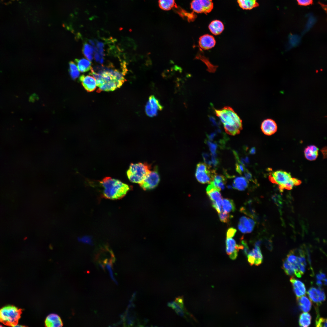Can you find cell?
Instances as JSON below:
<instances>
[{
  "instance_id": "6da1fadb",
  "label": "cell",
  "mask_w": 327,
  "mask_h": 327,
  "mask_svg": "<svg viewBox=\"0 0 327 327\" xmlns=\"http://www.w3.org/2000/svg\"><path fill=\"white\" fill-rule=\"evenodd\" d=\"M215 112L227 133L235 135L240 133L242 129V121L231 107L226 106L220 109H215Z\"/></svg>"
},
{
  "instance_id": "7a4b0ae2",
  "label": "cell",
  "mask_w": 327,
  "mask_h": 327,
  "mask_svg": "<svg viewBox=\"0 0 327 327\" xmlns=\"http://www.w3.org/2000/svg\"><path fill=\"white\" fill-rule=\"evenodd\" d=\"M100 182L103 188V197L111 200L122 198L131 189L128 185L110 177H104Z\"/></svg>"
},
{
  "instance_id": "3957f363",
  "label": "cell",
  "mask_w": 327,
  "mask_h": 327,
  "mask_svg": "<svg viewBox=\"0 0 327 327\" xmlns=\"http://www.w3.org/2000/svg\"><path fill=\"white\" fill-rule=\"evenodd\" d=\"M91 72L90 74L95 78L97 85L99 87L105 83L113 81L116 83L118 88L126 81L123 73L116 69L97 66L94 68H91Z\"/></svg>"
},
{
  "instance_id": "277c9868",
  "label": "cell",
  "mask_w": 327,
  "mask_h": 327,
  "mask_svg": "<svg viewBox=\"0 0 327 327\" xmlns=\"http://www.w3.org/2000/svg\"><path fill=\"white\" fill-rule=\"evenodd\" d=\"M150 165L146 163H131L127 172L129 180L131 182L141 183L151 171Z\"/></svg>"
},
{
  "instance_id": "5b68a950",
  "label": "cell",
  "mask_w": 327,
  "mask_h": 327,
  "mask_svg": "<svg viewBox=\"0 0 327 327\" xmlns=\"http://www.w3.org/2000/svg\"><path fill=\"white\" fill-rule=\"evenodd\" d=\"M21 310L13 306H7L0 309V322L8 326H14L21 317Z\"/></svg>"
},
{
  "instance_id": "8992f818",
  "label": "cell",
  "mask_w": 327,
  "mask_h": 327,
  "mask_svg": "<svg viewBox=\"0 0 327 327\" xmlns=\"http://www.w3.org/2000/svg\"><path fill=\"white\" fill-rule=\"evenodd\" d=\"M210 168L203 163H199L197 165L195 176L199 182L203 184L210 183L212 180L216 173L215 170H211Z\"/></svg>"
},
{
  "instance_id": "52a82bcc",
  "label": "cell",
  "mask_w": 327,
  "mask_h": 327,
  "mask_svg": "<svg viewBox=\"0 0 327 327\" xmlns=\"http://www.w3.org/2000/svg\"><path fill=\"white\" fill-rule=\"evenodd\" d=\"M206 192L211 200L213 207L218 213L223 211L222 206V197L220 190L213 184L210 183L206 189Z\"/></svg>"
},
{
  "instance_id": "ba28073f",
  "label": "cell",
  "mask_w": 327,
  "mask_h": 327,
  "mask_svg": "<svg viewBox=\"0 0 327 327\" xmlns=\"http://www.w3.org/2000/svg\"><path fill=\"white\" fill-rule=\"evenodd\" d=\"M160 181V176L157 167H155L151 171L144 181L139 184L140 186L145 190H150L156 187Z\"/></svg>"
},
{
  "instance_id": "9c48e42d",
  "label": "cell",
  "mask_w": 327,
  "mask_h": 327,
  "mask_svg": "<svg viewBox=\"0 0 327 327\" xmlns=\"http://www.w3.org/2000/svg\"><path fill=\"white\" fill-rule=\"evenodd\" d=\"M190 5L194 12L206 14L210 12L213 8L212 0H193Z\"/></svg>"
},
{
  "instance_id": "30bf717a",
  "label": "cell",
  "mask_w": 327,
  "mask_h": 327,
  "mask_svg": "<svg viewBox=\"0 0 327 327\" xmlns=\"http://www.w3.org/2000/svg\"><path fill=\"white\" fill-rule=\"evenodd\" d=\"M291 178L290 173L280 170L273 172L269 176V179L272 183L279 185V188L281 191L283 190L284 186Z\"/></svg>"
},
{
  "instance_id": "8fae6325",
  "label": "cell",
  "mask_w": 327,
  "mask_h": 327,
  "mask_svg": "<svg viewBox=\"0 0 327 327\" xmlns=\"http://www.w3.org/2000/svg\"><path fill=\"white\" fill-rule=\"evenodd\" d=\"M163 109L159 101L154 95L150 96L145 106V112L147 115L152 117L157 115L158 111Z\"/></svg>"
},
{
  "instance_id": "7c38bea8",
  "label": "cell",
  "mask_w": 327,
  "mask_h": 327,
  "mask_svg": "<svg viewBox=\"0 0 327 327\" xmlns=\"http://www.w3.org/2000/svg\"><path fill=\"white\" fill-rule=\"evenodd\" d=\"M226 252L230 259H235L238 256L239 249H243V246L241 245L236 244V241L232 238H227L226 240Z\"/></svg>"
},
{
  "instance_id": "4fadbf2b",
  "label": "cell",
  "mask_w": 327,
  "mask_h": 327,
  "mask_svg": "<svg viewBox=\"0 0 327 327\" xmlns=\"http://www.w3.org/2000/svg\"><path fill=\"white\" fill-rule=\"evenodd\" d=\"M246 256L248 262L251 266L253 264L259 266L262 262L263 256L259 247L255 246Z\"/></svg>"
},
{
  "instance_id": "5bb4252c",
  "label": "cell",
  "mask_w": 327,
  "mask_h": 327,
  "mask_svg": "<svg viewBox=\"0 0 327 327\" xmlns=\"http://www.w3.org/2000/svg\"><path fill=\"white\" fill-rule=\"evenodd\" d=\"M255 224V222L253 219L243 216L240 218L238 227L242 233H250L253 230Z\"/></svg>"
},
{
  "instance_id": "9a60e30c",
  "label": "cell",
  "mask_w": 327,
  "mask_h": 327,
  "mask_svg": "<svg viewBox=\"0 0 327 327\" xmlns=\"http://www.w3.org/2000/svg\"><path fill=\"white\" fill-rule=\"evenodd\" d=\"M307 293L310 299L315 303L320 304L325 300L324 292L320 287L318 289L312 287Z\"/></svg>"
},
{
  "instance_id": "2e32d148",
  "label": "cell",
  "mask_w": 327,
  "mask_h": 327,
  "mask_svg": "<svg viewBox=\"0 0 327 327\" xmlns=\"http://www.w3.org/2000/svg\"><path fill=\"white\" fill-rule=\"evenodd\" d=\"M198 43L200 48L204 50H208L215 46L216 41L213 36L207 34L200 37Z\"/></svg>"
},
{
  "instance_id": "e0dca14e",
  "label": "cell",
  "mask_w": 327,
  "mask_h": 327,
  "mask_svg": "<svg viewBox=\"0 0 327 327\" xmlns=\"http://www.w3.org/2000/svg\"><path fill=\"white\" fill-rule=\"evenodd\" d=\"M261 128L265 134L270 136L276 132L277 126L274 121L271 119H267L264 120L262 122Z\"/></svg>"
},
{
  "instance_id": "ac0fdd59",
  "label": "cell",
  "mask_w": 327,
  "mask_h": 327,
  "mask_svg": "<svg viewBox=\"0 0 327 327\" xmlns=\"http://www.w3.org/2000/svg\"><path fill=\"white\" fill-rule=\"evenodd\" d=\"M80 81L85 89L88 92L94 91L97 87V83L94 78L90 75H82L80 76Z\"/></svg>"
},
{
  "instance_id": "d6986e66",
  "label": "cell",
  "mask_w": 327,
  "mask_h": 327,
  "mask_svg": "<svg viewBox=\"0 0 327 327\" xmlns=\"http://www.w3.org/2000/svg\"><path fill=\"white\" fill-rule=\"evenodd\" d=\"M294 291L297 297H299L305 295L306 289L304 284L301 281L292 277L290 279Z\"/></svg>"
},
{
  "instance_id": "ffe728a7",
  "label": "cell",
  "mask_w": 327,
  "mask_h": 327,
  "mask_svg": "<svg viewBox=\"0 0 327 327\" xmlns=\"http://www.w3.org/2000/svg\"><path fill=\"white\" fill-rule=\"evenodd\" d=\"M45 324V326L48 327H61L63 325L60 316L54 313L50 314L46 317Z\"/></svg>"
},
{
  "instance_id": "44dd1931",
  "label": "cell",
  "mask_w": 327,
  "mask_h": 327,
  "mask_svg": "<svg viewBox=\"0 0 327 327\" xmlns=\"http://www.w3.org/2000/svg\"><path fill=\"white\" fill-rule=\"evenodd\" d=\"M208 28L211 33L215 35L220 34L224 30V25L220 21L216 20L209 24Z\"/></svg>"
},
{
  "instance_id": "7402d4cb",
  "label": "cell",
  "mask_w": 327,
  "mask_h": 327,
  "mask_svg": "<svg viewBox=\"0 0 327 327\" xmlns=\"http://www.w3.org/2000/svg\"><path fill=\"white\" fill-rule=\"evenodd\" d=\"M297 301L300 309L304 312H309L311 308V300L304 295L297 297Z\"/></svg>"
},
{
  "instance_id": "603a6c76",
  "label": "cell",
  "mask_w": 327,
  "mask_h": 327,
  "mask_svg": "<svg viewBox=\"0 0 327 327\" xmlns=\"http://www.w3.org/2000/svg\"><path fill=\"white\" fill-rule=\"evenodd\" d=\"M318 148L315 145H311L307 146L304 150L305 157L310 161L316 160L318 155Z\"/></svg>"
},
{
  "instance_id": "cb8c5ba5",
  "label": "cell",
  "mask_w": 327,
  "mask_h": 327,
  "mask_svg": "<svg viewBox=\"0 0 327 327\" xmlns=\"http://www.w3.org/2000/svg\"><path fill=\"white\" fill-rule=\"evenodd\" d=\"M248 184V182L245 178L242 177H237L234 180L233 187L235 189L243 191L247 188Z\"/></svg>"
},
{
  "instance_id": "d4e9b609",
  "label": "cell",
  "mask_w": 327,
  "mask_h": 327,
  "mask_svg": "<svg viewBox=\"0 0 327 327\" xmlns=\"http://www.w3.org/2000/svg\"><path fill=\"white\" fill-rule=\"evenodd\" d=\"M79 71L81 72H86L91 68V63L87 59L82 58L75 60Z\"/></svg>"
},
{
  "instance_id": "484cf974",
  "label": "cell",
  "mask_w": 327,
  "mask_h": 327,
  "mask_svg": "<svg viewBox=\"0 0 327 327\" xmlns=\"http://www.w3.org/2000/svg\"><path fill=\"white\" fill-rule=\"evenodd\" d=\"M239 7L243 9L251 10L259 6L256 0H237Z\"/></svg>"
},
{
  "instance_id": "4316f807",
  "label": "cell",
  "mask_w": 327,
  "mask_h": 327,
  "mask_svg": "<svg viewBox=\"0 0 327 327\" xmlns=\"http://www.w3.org/2000/svg\"><path fill=\"white\" fill-rule=\"evenodd\" d=\"M201 53L197 54L195 58L200 60L202 61L207 66V70L209 72L212 73L215 72L218 66L213 64L210 62L208 58L206 57L203 54H202Z\"/></svg>"
},
{
  "instance_id": "83f0119b",
  "label": "cell",
  "mask_w": 327,
  "mask_h": 327,
  "mask_svg": "<svg viewBox=\"0 0 327 327\" xmlns=\"http://www.w3.org/2000/svg\"><path fill=\"white\" fill-rule=\"evenodd\" d=\"M222 206L224 212L229 213L235 211V205L233 201L231 199L227 198L222 199Z\"/></svg>"
},
{
  "instance_id": "f1b7e54d",
  "label": "cell",
  "mask_w": 327,
  "mask_h": 327,
  "mask_svg": "<svg viewBox=\"0 0 327 327\" xmlns=\"http://www.w3.org/2000/svg\"><path fill=\"white\" fill-rule=\"evenodd\" d=\"M300 37L297 35H290L289 36L288 42L286 46V49L289 50L297 46L301 41Z\"/></svg>"
},
{
  "instance_id": "f546056e",
  "label": "cell",
  "mask_w": 327,
  "mask_h": 327,
  "mask_svg": "<svg viewBox=\"0 0 327 327\" xmlns=\"http://www.w3.org/2000/svg\"><path fill=\"white\" fill-rule=\"evenodd\" d=\"M311 317L310 314L307 312H304L300 315L299 321V325L301 327H308L311 324Z\"/></svg>"
},
{
  "instance_id": "4dcf8cb0",
  "label": "cell",
  "mask_w": 327,
  "mask_h": 327,
  "mask_svg": "<svg viewBox=\"0 0 327 327\" xmlns=\"http://www.w3.org/2000/svg\"><path fill=\"white\" fill-rule=\"evenodd\" d=\"M82 51L85 57L90 61L93 59V54L94 52V48L92 46L87 43L83 45Z\"/></svg>"
},
{
  "instance_id": "1f68e13d",
  "label": "cell",
  "mask_w": 327,
  "mask_h": 327,
  "mask_svg": "<svg viewBox=\"0 0 327 327\" xmlns=\"http://www.w3.org/2000/svg\"><path fill=\"white\" fill-rule=\"evenodd\" d=\"M175 5L174 0H159V5L160 7L164 10H170Z\"/></svg>"
},
{
  "instance_id": "d6a6232c",
  "label": "cell",
  "mask_w": 327,
  "mask_h": 327,
  "mask_svg": "<svg viewBox=\"0 0 327 327\" xmlns=\"http://www.w3.org/2000/svg\"><path fill=\"white\" fill-rule=\"evenodd\" d=\"M69 72L71 77L73 80L78 78L80 75V72L76 64L72 61L69 63Z\"/></svg>"
},
{
  "instance_id": "836d02e7",
  "label": "cell",
  "mask_w": 327,
  "mask_h": 327,
  "mask_svg": "<svg viewBox=\"0 0 327 327\" xmlns=\"http://www.w3.org/2000/svg\"><path fill=\"white\" fill-rule=\"evenodd\" d=\"M167 306L171 307L174 310L176 313L181 316H184V312L183 309L175 302L171 301L167 303Z\"/></svg>"
},
{
  "instance_id": "e575fe53",
  "label": "cell",
  "mask_w": 327,
  "mask_h": 327,
  "mask_svg": "<svg viewBox=\"0 0 327 327\" xmlns=\"http://www.w3.org/2000/svg\"><path fill=\"white\" fill-rule=\"evenodd\" d=\"M282 267L287 275L291 276L295 275L294 271L292 265L286 259L283 261Z\"/></svg>"
},
{
  "instance_id": "d590c367",
  "label": "cell",
  "mask_w": 327,
  "mask_h": 327,
  "mask_svg": "<svg viewBox=\"0 0 327 327\" xmlns=\"http://www.w3.org/2000/svg\"><path fill=\"white\" fill-rule=\"evenodd\" d=\"M219 216L221 221L226 223H229L233 217L232 215L224 211L219 213Z\"/></svg>"
},
{
  "instance_id": "8d00e7d4",
  "label": "cell",
  "mask_w": 327,
  "mask_h": 327,
  "mask_svg": "<svg viewBox=\"0 0 327 327\" xmlns=\"http://www.w3.org/2000/svg\"><path fill=\"white\" fill-rule=\"evenodd\" d=\"M239 159H236L237 162L236 164V171L240 174L244 173L246 168L245 166L240 162Z\"/></svg>"
},
{
  "instance_id": "74e56055",
  "label": "cell",
  "mask_w": 327,
  "mask_h": 327,
  "mask_svg": "<svg viewBox=\"0 0 327 327\" xmlns=\"http://www.w3.org/2000/svg\"><path fill=\"white\" fill-rule=\"evenodd\" d=\"M206 143L209 147L212 155L215 156H217L216 151L217 147V144L216 143H212L209 141H207Z\"/></svg>"
},
{
  "instance_id": "f35d334b",
  "label": "cell",
  "mask_w": 327,
  "mask_h": 327,
  "mask_svg": "<svg viewBox=\"0 0 327 327\" xmlns=\"http://www.w3.org/2000/svg\"><path fill=\"white\" fill-rule=\"evenodd\" d=\"M316 327H327V319H326L318 317L316 321Z\"/></svg>"
},
{
  "instance_id": "ab89813d",
  "label": "cell",
  "mask_w": 327,
  "mask_h": 327,
  "mask_svg": "<svg viewBox=\"0 0 327 327\" xmlns=\"http://www.w3.org/2000/svg\"><path fill=\"white\" fill-rule=\"evenodd\" d=\"M204 161L209 167L212 166L211 156L208 153H203L202 154Z\"/></svg>"
},
{
  "instance_id": "60d3db41",
  "label": "cell",
  "mask_w": 327,
  "mask_h": 327,
  "mask_svg": "<svg viewBox=\"0 0 327 327\" xmlns=\"http://www.w3.org/2000/svg\"><path fill=\"white\" fill-rule=\"evenodd\" d=\"M78 240L80 242L89 244H91L92 243L91 238L88 236H84L81 237H79L78 238Z\"/></svg>"
},
{
  "instance_id": "b9f144b4",
  "label": "cell",
  "mask_w": 327,
  "mask_h": 327,
  "mask_svg": "<svg viewBox=\"0 0 327 327\" xmlns=\"http://www.w3.org/2000/svg\"><path fill=\"white\" fill-rule=\"evenodd\" d=\"M236 230L234 228L231 227L227 230L226 232L227 238H232L233 237L236 232Z\"/></svg>"
},
{
  "instance_id": "7bdbcfd3",
  "label": "cell",
  "mask_w": 327,
  "mask_h": 327,
  "mask_svg": "<svg viewBox=\"0 0 327 327\" xmlns=\"http://www.w3.org/2000/svg\"><path fill=\"white\" fill-rule=\"evenodd\" d=\"M241 245L243 246V252L246 256H247L249 252V249L246 242L242 239L241 241Z\"/></svg>"
},
{
  "instance_id": "ee69618b",
  "label": "cell",
  "mask_w": 327,
  "mask_h": 327,
  "mask_svg": "<svg viewBox=\"0 0 327 327\" xmlns=\"http://www.w3.org/2000/svg\"><path fill=\"white\" fill-rule=\"evenodd\" d=\"M211 162L212 165L213 167L215 168L217 167L220 162L219 160L217 157V156H215L212 155H211Z\"/></svg>"
},
{
  "instance_id": "f6af8a7d",
  "label": "cell",
  "mask_w": 327,
  "mask_h": 327,
  "mask_svg": "<svg viewBox=\"0 0 327 327\" xmlns=\"http://www.w3.org/2000/svg\"><path fill=\"white\" fill-rule=\"evenodd\" d=\"M299 5L303 6H307L312 5L313 0H297Z\"/></svg>"
},
{
  "instance_id": "bcb514c9",
  "label": "cell",
  "mask_w": 327,
  "mask_h": 327,
  "mask_svg": "<svg viewBox=\"0 0 327 327\" xmlns=\"http://www.w3.org/2000/svg\"><path fill=\"white\" fill-rule=\"evenodd\" d=\"M244 173L245 178L248 182L249 181H252L253 180L252 174L247 169H246Z\"/></svg>"
},
{
  "instance_id": "7dc6e473",
  "label": "cell",
  "mask_w": 327,
  "mask_h": 327,
  "mask_svg": "<svg viewBox=\"0 0 327 327\" xmlns=\"http://www.w3.org/2000/svg\"><path fill=\"white\" fill-rule=\"evenodd\" d=\"M265 244L266 245V247L269 249H271V244L269 242V240H266L265 242Z\"/></svg>"
},
{
  "instance_id": "c3c4849f",
  "label": "cell",
  "mask_w": 327,
  "mask_h": 327,
  "mask_svg": "<svg viewBox=\"0 0 327 327\" xmlns=\"http://www.w3.org/2000/svg\"><path fill=\"white\" fill-rule=\"evenodd\" d=\"M256 153V149L255 148H252L249 151V153L250 154H254Z\"/></svg>"
},
{
  "instance_id": "681fc988",
  "label": "cell",
  "mask_w": 327,
  "mask_h": 327,
  "mask_svg": "<svg viewBox=\"0 0 327 327\" xmlns=\"http://www.w3.org/2000/svg\"><path fill=\"white\" fill-rule=\"evenodd\" d=\"M261 240H259L257 241L254 244L255 246L259 247L261 244Z\"/></svg>"
},
{
  "instance_id": "f907efd6",
  "label": "cell",
  "mask_w": 327,
  "mask_h": 327,
  "mask_svg": "<svg viewBox=\"0 0 327 327\" xmlns=\"http://www.w3.org/2000/svg\"><path fill=\"white\" fill-rule=\"evenodd\" d=\"M316 278L318 279L319 280H324L323 278L319 274H317L316 276Z\"/></svg>"
},
{
  "instance_id": "816d5d0a",
  "label": "cell",
  "mask_w": 327,
  "mask_h": 327,
  "mask_svg": "<svg viewBox=\"0 0 327 327\" xmlns=\"http://www.w3.org/2000/svg\"><path fill=\"white\" fill-rule=\"evenodd\" d=\"M316 284L319 287L321 286L322 285V283L320 280L318 279L316 282Z\"/></svg>"
},
{
  "instance_id": "f5cc1de1",
  "label": "cell",
  "mask_w": 327,
  "mask_h": 327,
  "mask_svg": "<svg viewBox=\"0 0 327 327\" xmlns=\"http://www.w3.org/2000/svg\"><path fill=\"white\" fill-rule=\"evenodd\" d=\"M227 187L228 189H232V187L231 186L228 185L227 186Z\"/></svg>"
},
{
  "instance_id": "db71d44e",
  "label": "cell",
  "mask_w": 327,
  "mask_h": 327,
  "mask_svg": "<svg viewBox=\"0 0 327 327\" xmlns=\"http://www.w3.org/2000/svg\"><path fill=\"white\" fill-rule=\"evenodd\" d=\"M2 326L1 325H0V327H2Z\"/></svg>"
}]
</instances>
